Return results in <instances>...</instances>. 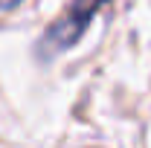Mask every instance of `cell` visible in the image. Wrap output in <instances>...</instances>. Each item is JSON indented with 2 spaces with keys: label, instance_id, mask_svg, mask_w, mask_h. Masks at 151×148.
Wrapping results in <instances>:
<instances>
[{
  "label": "cell",
  "instance_id": "obj_1",
  "mask_svg": "<svg viewBox=\"0 0 151 148\" xmlns=\"http://www.w3.org/2000/svg\"><path fill=\"white\" fill-rule=\"evenodd\" d=\"M105 3H111V0H73L61 12V18H55L47 26V32L41 35L35 52L44 61H52L58 52H67L70 47H76Z\"/></svg>",
  "mask_w": 151,
  "mask_h": 148
},
{
  "label": "cell",
  "instance_id": "obj_2",
  "mask_svg": "<svg viewBox=\"0 0 151 148\" xmlns=\"http://www.w3.org/2000/svg\"><path fill=\"white\" fill-rule=\"evenodd\" d=\"M23 0H0V12H12V9H18Z\"/></svg>",
  "mask_w": 151,
  "mask_h": 148
}]
</instances>
